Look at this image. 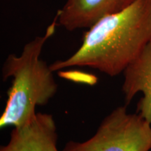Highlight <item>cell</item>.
I'll return each instance as SVG.
<instances>
[{
  "label": "cell",
  "mask_w": 151,
  "mask_h": 151,
  "mask_svg": "<svg viewBox=\"0 0 151 151\" xmlns=\"http://www.w3.org/2000/svg\"><path fill=\"white\" fill-rule=\"evenodd\" d=\"M151 41V0H137L124 10L101 18L88 29L74 53L50 65L52 71L90 67L113 77Z\"/></svg>",
  "instance_id": "6da1fadb"
},
{
  "label": "cell",
  "mask_w": 151,
  "mask_h": 151,
  "mask_svg": "<svg viewBox=\"0 0 151 151\" xmlns=\"http://www.w3.org/2000/svg\"><path fill=\"white\" fill-rule=\"evenodd\" d=\"M58 18L46 28L44 35L26 43L20 55L11 54L4 62V81L12 78L7 92L4 110L0 117V127H18L29 122L38 106L49 102L58 91V84L50 65L40 59L43 46L55 32Z\"/></svg>",
  "instance_id": "7a4b0ae2"
},
{
  "label": "cell",
  "mask_w": 151,
  "mask_h": 151,
  "mask_svg": "<svg viewBox=\"0 0 151 151\" xmlns=\"http://www.w3.org/2000/svg\"><path fill=\"white\" fill-rule=\"evenodd\" d=\"M151 124L139 113H129L127 106L117 107L104 118L88 140L69 141L62 151H149Z\"/></svg>",
  "instance_id": "3957f363"
},
{
  "label": "cell",
  "mask_w": 151,
  "mask_h": 151,
  "mask_svg": "<svg viewBox=\"0 0 151 151\" xmlns=\"http://www.w3.org/2000/svg\"><path fill=\"white\" fill-rule=\"evenodd\" d=\"M137 0H67L57 12L58 24L68 31L89 29L106 16L124 10Z\"/></svg>",
  "instance_id": "277c9868"
},
{
  "label": "cell",
  "mask_w": 151,
  "mask_h": 151,
  "mask_svg": "<svg viewBox=\"0 0 151 151\" xmlns=\"http://www.w3.org/2000/svg\"><path fill=\"white\" fill-rule=\"evenodd\" d=\"M56 123L51 114L36 113L27 123L14 127L0 151H58Z\"/></svg>",
  "instance_id": "5b68a950"
},
{
  "label": "cell",
  "mask_w": 151,
  "mask_h": 151,
  "mask_svg": "<svg viewBox=\"0 0 151 151\" xmlns=\"http://www.w3.org/2000/svg\"><path fill=\"white\" fill-rule=\"evenodd\" d=\"M123 74L122 90L125 105L129 104L137 93L142 92L136 113L151 124V41L126 68Z\"/></svg>",
  "instance_id": "8992f818"
}]
</instances>
